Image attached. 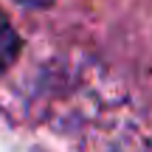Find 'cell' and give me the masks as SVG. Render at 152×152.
<instances>
[{
    "label": "cell",
    "mask_w": 152,
    "mask_h": 152,
    "mask_svg": "<svg viewBox=\"0 0 152 152\" xmlns=\"http://www.w3.org/2000/svg\"><path fill=\"white\" fill-rule=\"evenodd\" d=\"M20 37H17L14 26H11V20L0 11V71H6V68H11L17 62V56H20Z\"/></svg>",
    "instance_id": "cell-1"
},
{
    "label": "cell",
    "mask_w": 152,
    "mask_h": 152,
    "mask_svg": "<svg viewBox=\"0 0 152 152\" xmlns=\"http://www.w3.org/2000/svg\"><path fill=\"white\" fill-rule=\"evenodd\" d=\"M20 3H28V6H37V9H45V6H51L54 0H20Z\"/></svg>",
    "instance_id": "cell-2"
}]
</instances>
